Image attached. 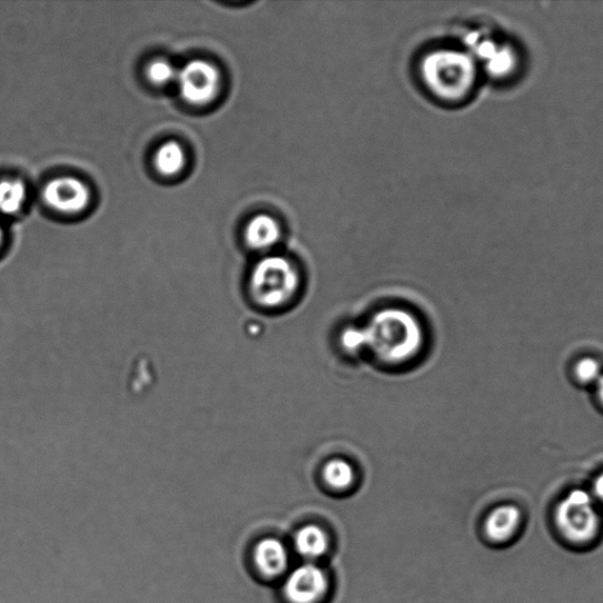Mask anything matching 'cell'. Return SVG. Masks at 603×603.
Listing matches in <instances>:
<instances>
[{"mask_svg":"<svg viewBox=\"0 0 603 603\" xmlns=\"http://www.w3.org/2000/svg\"><path fill=\"white\" fill-rule=\"evenodd\" d=\"M28 191L22 180L8 178L0 180V214L12 216L26 205Z\"/></svg>","mask_w":603,"mask_h":603,"instance_id":"cell-14","label":"cell"},{"mask_svg":"<svg viewBox=\"0 0 603 603\" xmlns=\"http://www.w3.org/2000/svg\"><path fill=\"white\" fill-rule=\"evenodd\" d=\"M366 347L389 365L405 364L424 342L418 320L408 312L386 309L375 314L364 328Z\"/></svg>","mask_w":603,"mask_h":603,"instance_id":"cell-2","label":"cell"},{"mask_svg":"<svg viewBox=\"0 0 603 603\" xmlns=\"http://www.w3.org/2000/svg\"><path fill=\"white\" fill-rule=\"evenodd\" d=\"M594 495L603 504V473L595 480Z\"/></svg>","mask_w":603,"mask_h":603,"instance_id":"cell-19","label":"cell"},{"mask_svg":"<svg viewBox=\"0 0 603 603\" xmlns=\"http://www.w3.org/2000/svg\"><path fill=\"white\" fill-rule=\"evenodd\" d=\"M596 392H597V396H599V398H600V401L602 402V405H603V374L600 377V379L596 382Z\"/></svg>","mask_w":603,"mask_h":603,"instance_id":"cell-20","label":"cell"},{"mask_svg":"<svg viewBox=\"0 0 603 603\" xmlns=\"http://www.w3.org/2000/svg\"><path fill=\"white\" fill-rule=\"evenodd\" d=\"M4 238H6V236H4V230H3L2 225H0V248L3 247Z\"/></svg>","mask_w":603,"mask_h":603,"instance_id":"cell-21","label":"cell"},{"mask_svg":"<svg viewBox=\"0 0 603 603\" xmlns=\"http://www.w3.org/2000/svg\"><path fill=\"white\" fill-rule=\"evenodd\" d=\"M521 524V512L513 505L500 506L494 510L486 521V534L495 542L511 540Z\"/></svg>","mask_w":603,"mask_h":603,"instance_id":"cell-11","label":"cell"},{"mask_svg":"<svg viewBox=\"0 0 603 603\" xmlns=\"http://www.w3.org/2000/svg\"><path fill=\"white\" fill-rule=\"evenodd\" d=\"M176 85L185 102L196 107L208 106L223 89V73L208 60L194 59L178 69Z\"/></svg>","mask_w":603,"mask_h":603,"instance_id":"cell-5","label":"cell"},{"mask_svg":"<svg viewBox=\"0 0 603 603\" xmlns=\"http://www.w3.org/2000/svg\"><path fill=\"white\" fill-rule=\"evenodd\" d=\"M418 75L422 86L437 102L457 106L474 93L480 68L465 48L442 47L422 56Z\"/></svg>","mask_w":603,"mask_h":603,"instance_id":"cell-1","label":"cell"},{"mask_svg":"<svg viewBox=\"0 0 603 603\" xmlns=\"http://www.w3.org/2000/svg\"><path fill=\"white\" fill-rule=\"evenodd\" d=\"M324 477L329 487L345 491L354 484L355 472L348 461L337 458L325 466Z\"/></svg>","mask_w":603,"mask_h":603,"instance_id":"cell-15","label":"cell"},{"mask_svg":"<svg viewBox=\"0 0 603 603\" xmlns=\"http://www.w3.org/2000/svg\"><path fill=\"white\" fill-rule=\"evenodd\" d=\"M575 374L582 384L586 385H596V382L602 376L601 366L599 362L593 358L581 359L575 367Z\"/></svg>","mask_w":603,"mask_h":603,"instance_id":"cell-17","label":"cell"},{"mask_svg":"<svg viewBox=\"0 0 603 603\" xmlns=\"http://www.w3.org/2000/svg\"><path fill=\"white\" fill-rule=\"evenodd\" d=\"M298 288L297 267L286 256L267 255L253 268L249 289L259 306L268 309L284 307L296 296Z\"/></svg>","mask_w":603,"mask_h":603,"instance_id":"cell-3","label":"cell"},{"mask_svg":"<svg viewBox=\"0 0 603 603\" xmlns=\"http://www.w3.org/2000/svg\"><path fill=\"white\" fill-rule=\"evenodd\" d=\"M187 164L186 151L182 146L170 140L160 146L155 155V167L165 177H174L184 171Z\"/></svg>","mask_w":603,"mask_h":603,"instance_id":"cell-12","label":"cell"},{"mask_svg":"<svg viewBox=\"0 0 603 603\" xmlns=\"http://www.w3.org/2000/svg\"><path fill=\"white\" fill-rule=\"evenodd\" d=\"M178 69L168 59H154L147 67V77L157 87L176 83Z\"/></svg>","mask_w":603,"mask_h":603,"instance_id":"cell-16","label":"cell"},{"mask_svg":"<svg viewBox=\"0 0 603 603\" xmlns=\"http://www.w3.org/2000/svg\"><path fill=\"white\" fill-rule=\"evenodd\" d=\"M43 199L57 212L77 215L88 209L91 191L83 180L63 176L49 180L43 189Z\"/></svg>","mask_w":603,"mask_h":603,"instance_id":"cell-7","label":"cell"},{"mask_svg":"<svg viewBox=\"0 0 603 603\" xmlns=\"http://www.w3.org/2000/svg\"><path fill=\"white\" fill-rule=\"evenodd\" d=\"M342 344L348 350H359L366 348V338L364 328H349L342 334Z\"/></svg>","mask_w":603,"mask_h":603,"instance_id":"cell-18","label":"cell"},{"mask_svg":"<svg viewBox=\"0 0 603 603\" xmlns=\"http://www.w3.org/2000/svg\"><path fill=\"white\" fill-rule=\"evenodd\" d=\"M284 237V226L280 220L268 212L253 216L244 230L247 247L257 253L271 251Z\"/></svg>","mask_w":603,"mask_h":603,"instance_id":"cell-9","label":"cell"},{"mask_svg":"<svg viewBox=\"0 0 603 603\" xmlns=\"http://www.w3.org/2000/svg\"><path fill=\"white\" fill-rule=\"evenodd\" d=\"M295 548L302 556L318 558L325 555L328 550V537L320 528L307 526L297 532Z\"/></svg>","mask_w":603,"mask_h":603,"instance_id":"cell-13","label":"cell"},{"mask_svg":"<svg viewBox=\"0 0 603 603\" xmlns=\"http://www.w3.org/2000/svg\"><path fill=\"white\" fill-rule=\"evenodd\" d=\"M556 526L574 544H587L600 531V515L586 491L575 490L562 500L555 513Z\"/></svg>","mask_w":603,"mask_h":603,"instance_id":"cell-4","label":"cell"},{"mask_svg":"<svg viewBox=\"0 0 603 603\" xmlns=\"http://www.w3.org/2000/svg\"><path fill=\"white\" fill-rule=\"evenodd\" d=\"M255 562L263 574L276 576L288 567V551L283 542L274 537L266 538L260 541L255 550Z\"/></svg>","mask_w":603,"mask_h":603,"instance_id":"cell-10","label":"cell"},{"mask_svg":"<svg viewBox=\"0 0 603 603\" xmlns=\"http://www.w3.org/2000/svg\"><path fill=\"white\" fill-rule=\"evenodd\" d=\"M327 590L325 572L313 564L294 570L285 584V594L291 603H316Z\"/></svg>","mask_w":603,"mask_h":603,"instance_id":"cell-8","label":"cell"},{"mask_svg":"<svg viewBox=\"0 0 603 603\" xmlns=\"http://www.w3.org/2000/svg\"><path fill=\"white\" fill-rule=\"evenodd\" d=\"M465 49L474 57L478 68L491 77L505 78L515 70L517 55L512 46L502 43L481 29L464 38Z\"/></svg>","mask_w":603,"mask_h":603,"instance_id":"cell-6","label":"cell"}]
</instances>
